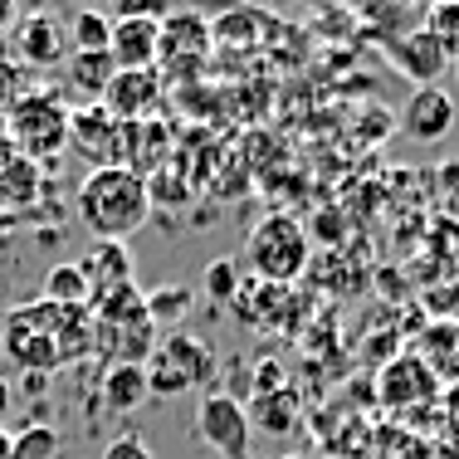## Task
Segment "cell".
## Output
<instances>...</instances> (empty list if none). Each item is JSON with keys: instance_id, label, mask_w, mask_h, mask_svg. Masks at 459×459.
I'll return each instance as SVG.
<instances>
[{"instance_id": "cell-7", "label": "cell", "mask_w": 459, "mask_h": 459, "mask_svg": "<svg viewBox=\"0 0 459 459\" xmlns=\"http://www.w3.org/2000/svg\"><path fill=\"white\" fill-rule=\"evenodd\" d=\"M211 54V20L195 15V10H181V15L161 20V49L157 64H171V69H195V64Z\"/></svg>"}, {"instance_id": "cell-12", "label": "cell", "mask_w": 459, "mask_h": 459, "mask_svg": "<svg viewBox=\"0 0 459 459\" xmlns=\"http://www.w3.org/2000/svg\"><path fill=\"white\" fill-rule=\"evenodd\" d=\"M69 45H64V25L54 15H25L20 20V59L35 64V69H49L59 64Z\"/></svg>"}, {"instance_id": "cell-39", "label": "cell", "mask_w": 459, "mask_h": 459, "mask_svg": "<svg viewBox=\"0 0 459 459\" xmlns=\"http://www.w3.org/2000/svg\"><path fill=\"white\" fill-rule=\"evenodd\" d=\"M455 64H459V59H455Z\"/></svg>"}, {"instance_id": "cell-25", "label": "cell", "mask_w": 459, "mask_h": 459, "mask_svg": "<svg viewBox=\"0 0 459 459\" xmlns=\"http://www.w3.org/2000/svg\"><path fill=\"white\" fill-rule=\"evenodd\" d=\"M59 435L49 430V425H30L25 435H15V445H10V459H54L59 455Z\"/></svg>"}, {"instance_id": "cell-17", "label": "cell", "mask_w": 459, "mask_h": 459, "mask_svg": "<svg viewBox=\"0 0 459 459\" xmlns=\"http://www.w3.org/2000/svg\"><path fill=\"white\" fill-rule=\"evenodd\" d=\"M161 357H167V362L177 367L186 381H191V391H195V386H211V377H215V357H211V347H205L201 337H191V333L167 337Z\"/></svg>"}, {"instance_id": "cell-14", "label": "cell", "mask_w": 459, "mask_h": 459, "mask_svg": "<svg viewBox=\"0 0 459 459\" xmlns=\"http://www.w3.org/2000/svg\"><path fill=\"white\" fill-rule=\"evenodd\" d=\"M89 303H93V323H108V327L147 323V293H142L137 283H113V289H98Z\"/></svg>"}, {"instance_id": "cell-5", "label": "cell", "mask_w": 459, "mask_h": 459, "mask_svg": "<svg viewBox=\"0 0 459 459\" xmlns=\"http://www.w3.org/2000/svg\"><path fill=\"white\" fill-rule=\"evenodd\" d=\"M440 396V381H435V371L420 362L415 352H401L391 357L386 367H381L377 377V401L391 411H406V406H425V401Z\"/></svg>"}, {"instance_id": "cell-34", "label": "cell", "mask_w": 459, "mask_h": 459, "mask_svg": "<svg viewBox=\"0 0 459 459\" xmlns=\"http://www.w3.org/2000/svg\"><path fill=\"white\" fill-rule=\"evenodd\" d=\"M10 445H15V440H10V435H0V459H10Z\"/></svg>"}, {"instance_id": "cell-27", "label": "cell", "mask_w": 459, "mask_h": 459, "mask_svg": "<svg viewBox=\"0 0 459 459\" xmlns=\"http://www.w3.org/2000/svg\"><path fill=\"white\" fill-rule=\"evenodd\" d=\"M10 318L25 323L30 333H54V327H59V318H64V308H59V303H49V299H35V303H20Z\"/></svg>"}, {"instance_id": "cell-18", "label": "cell", "mask_w": 459, "mask_h": 459, "mask_svg": "<svg viewBox=\"0 0 459 459\" xmlns=\"http://www.w3.org/2000/svg\"><path fill=\"white\" fill-rule=\"evenodd\" d=\"M225 15L211 20V45H230V49H249L259 45V10L245 0H225Z\"/></svg>"}, {"instance_id": "cell-20", "label": "cell", "mask_w": 459, "mask_h": 459, "mask_svg": "<svg viewBox=\"0 0 459 459\" xmlns=\"http://www.w3.org/2000/svg\"><path fill=\"white\" fill-rule=\"evenodd\" d=\"M45 299L59 303V308H89L93 289H89V279H83L79 264H54L49 279H45Z\"/></svg>"}, {"instance_id": "cell-16", "label": "cell", "mask_w": 459, "mask_h": 459, "mask_svg": "<svg viewBox=\"0 0 459 459\" xmlns=\"http://www.w3.org/2000/svg\"><path fill=\"white\" fill-rule=\"evenodd\" d=\"M83 279H89V289H113V283H133V255H127L123 239H98L93 255L79 259Z\"/></svg>"}, {"instance_id": "cell-15", "label": "cell", "mask_w": 459, "mask_h": 459, "mask_svg": "<svg viewBox=\"0 0 459 459\" xmlns=\"http://www.w3.org/2000/svg\"><path fill=\"white\" fill-rule=\"evenodd\" d=\"M98 391H103V406H108V411H117V415L137 411L142 401L152 396V391H147V367H137V362H113V367L103 371V381H98Z\"/></svg>"}, {"instance_id": "cell-22", "label": "cell", "mask_w": 459, "mask_h": 459, "mask_svg": "<svg viewBox=\"0 0 459 459\" xmlns=\"http://www.w3.org/2000/svg\"><path fill=\"white\" fill-rule=\"evenodd\" d=\"M15 362L25 367V371H35V377H49V371L64 367V357H59V342H54V333H30V342L15 352Z\"/></svg>"}, {"instance_id": "cell-31", "label": "cell", "mask_w": 459, "mask_h": 459, "mask_svg": "<svg viewBox=\"0 0 459 459\" xmlns=\"http://www.w3.org/2000/svg\"><path fill=\"white\" fill-rule=\"evenodd\" d=\"M342 230H347V221H342V215L323 211V215H318V225H313V235H318L323 245H342Z\"/></svg>"}, {"instance_id": "cell-19", "label": "cell", "mask_w": 459, "mask_h": 459, "mask_svg": "<svg viewBox=\"0 0 459 459\" xmlns=\"http://www.w3.org/2000/svg\"><path fill=\"white\" fill-rule=\"evenodd\" d=\"M113 74H117V64H113V54H108V49H98V54H79V49H74L69 54V79H74V89L89 93V98H103L108 83H113Z\"/></svg>"}, {"instance_id": "cell-23", "label": "cell", "mask_w": 459, "mask_h": 459, "mask_svg": "<svg viewBox=\"0 0 459 459\" xmlns=\"http://www.w3.org/2000/svg\"><path fill=\"white\" fill-rule=\"evenodd\" d=\"M186 313H191V289H181V283H167V289L147 293V318L152 323H177Z\"/></svg>"}, {"instance_id": "cell-26", "label": "cell", "mask_w": 459, "mask_h": 459, "mask_svg": "<svg viewBox=\"0 0 459 459\" xmlns=\"http://www.w3.org/2000/svg\"><path fill=\"white\" fill-rule=\"evenodd\" d=\"M205 293H211L215 303H235V293H239L235 259H211V264H205Z\"/></svg>"}, {"instance_id": "cell-28", "label": "cell", "mask_w": 459, "mask_h": 459, "mask_svg": "<svg viewBox=\"0 0 459 459\" xmlns=\"http://www.w3.org/2000/svg\"><path fill=\"white\" fill-rule=\"evenodd\" d=\"M259 425H269V430H289V425H293L289 391H274V396H259Z\"/></svg>"}, {"instance_id": "cell-1", "label": "cell", "mask_w": 459, "mask_h": 459, "mask_svg": "<svg viewBox=\"0 0 459 459\" xmlns=\"http://www.w3.org/2000/svg\"><path fill=\"white\" fill-rule=\"evenodd\" d=\"M152 195L147 181L127 167H93L89 181L79 186V221L89 225L93 239H127L147 225Z\"/></svg>"}, {"instance_id": "cell-35", "label": "cell", "mask_w": 459, "mask_h": 459, "mask_svg": "<svg viewBox=\"0 0 459 459\" xmlns=\"http://www.w3.org/2000/svg\"><path fill=\"white\" fill-rule=\"evenodd\" d=\"M10 5H15V0H0V25L10 20Z\"/></svg>"}, {"instance_id": "cell-6", "label": "cell", "mask_w": 459, "mask_h": 459, "mask_svg": "<svg viewBox=\"0 0 459 459\" xmlns=\"http://www.w3.org/2000/svg\"><path fill=\"white\" fill-rule=\"evenodd\" d=\"M161 74L157 69H117L113 83L103 93V108L117 117V123H142L152 108L161 103Z\"/></svg>"}, {"instance_id": "cell-2", "label": "cell", "mask_w": 459, "mask_h": 459, "mask_svg": "<svg viewBox=\"0 0 459 459\" xmlns=\"http://www.w3.org/2000/svg\"><path fill=\"white\" fill-rule=\"evenodd\" d=\"M249 259H255L259 279L264 283H289L303 274L308 264V230H303L293 215H269L249 230Z\"/></svg>"}, {"instance_id": "cell-21", "label": "cell", "mask_w": 459, "mask_h": 459, "mask_svg": "<svg viewBox=\"0 0 459 459\" xmlns=\"http://www.w3.org/2000/svg\"><path fill=\"white\" fill-rule=\"evenodd\" d=\"M69 39L79 54H98L108 49V39H113V20L103 15V10H79V15L69 20Z\"/></svg>"}, {"instance_id": "cell-37", "label": "cell", "mask_w": 459, "mask_h": 459, "mask_svg": "<svg viewBox=\"0 0 459 459\" xmlns=\"http://www.w3.org/2000/svg\"><path fill=\"white\" fill-rule=\"evenodd\" d=\"M283 459H303V455H283Z\"/></svg>"}, {"instance_id": "cell-32", "label": "cell", "mask_w": 459, "mask_h": 459, "mask_svg": "<svg viewBox=\"0 0 459 459\" xmlns=\"http://www.w3.org/2000/svg\"><path fill=\"white\" fill-rule=\"evenodd\" d=\"M15 79H20V74H15V64H0V108H15L20 98H25Z\"/></svg>"}, {"instance_id": "cell-29", "label": "cell", "mask_w": 459, "mask_h": 459, "mask_svg": "<svg viewBox=\"0 0 459 459\" xmlns=\"http://www.w3.org/2000/svg\"><path fill=\"white\" fill-rule=\"evenodd\" d=\"M117 20H161L167 15V0H113Z\"/></svg>"}, {"instance_id": "cell-24", "label": "cell", "mask_w": 459, "mask_h": 459, "mask_svg": "<svg viewBox=\"0 0 459 459\" xmlns=\"http://www.w3.org/2000/svg\"><path fill=\"white\" fill-rule=\"evenodd\" d=\"M425 35L440 39V49L459 59V0H440V5L430 10V20H425Z\"/></svg>"}, {"instance_id": "cell-30", "label": "cell", "mask_w": 459, "mask_h": 459, "mask_svg": "<svg viewBox=\"0 0 459 459\" xmlns=\"http://www.w3.org/2000/svg\"><path fill=\"white\" fill-rule=\"evenodd\" d=\"M103 459H157V455H152L147 445L137 440V435H117V440L103 450Z\"/></svg>"}, {"instance_id": "cell-9", "label": "cell", "mask_w": 459, "mask_h": 459, "mask_svg": "<svg viewBox=\"0 0 459 459\" xmlns=\"http://www.w3.org/2000/svg\"><path fill=\"white\" fill-rule=\"evenodd\" d=\"M401 133L415 142H440L455 133V98L445 89H415L401 108Z\"/></svg>"}, {"instance_id": "cell-3", "label": "cell", "mask_w": 459, "mask_h": 459, "mask_svg": "<svg viewBox=\"0 0 459 459\" xmlns=\"http://www.w3.org/2000/svg\"><path fill=\"white\" fill-rule=\"evenodd\" d=\"M195 435L221 459H249V415L225 391H205L201 396V406H195Z\"/></svg>"}, {"instance_id": "cell-4", "label": "cell", "mask_w": 459, "mask_h": 459, "mask_svg": "<svg viewBox=\"0 0 459 459\" xmlns=\"http://www.w3.org/2000/svg\"><path fill=\"white\" fill-rule=\"evenodd\" d=\"M10 117H15V137L30 157H49L69 142V113L54 93H25L10 108Z\"/></svg>"}, {"instance_id": "cell-36", "label": "cell", "mask_w": 459, "mask_h": 459, "mask_svg": "<svg viewBox=\"0 0 459 459\" xmlns=\"http://www.w3.org/2000/svg\"><path fill=\"white\" fill-rule=\"evenodd\" d=\"M5 406H10V391H5V381H0V415H5Z\"/></svg>"}, {"instance_id": "cell-33", "label": "cell", "mask_w": 459, "mask_h": 459, "mask_svg": "<svg viewBox=\"0 0 459 459\" xmlns=\"http://www.w3.org/2000/svg\"><path fill=\"white\" fill-rule=\"evenodd\" d=\"M445 411H450V425L459 430V381H450V386H445Z\"/></svg>"}, {"instance_id": "cell-8", "label": "cell", "mask_w": 459, "mask_h": 459, "mask_svg": "<svg viewBox=\"0 0 459 459\" xmlns=\"http://www.w3.org/2000/svg\"><path fill=\"white\" fill-rule=\"evenodd\" d=\"M69 142L79 152H89L98 167H123V123L103 103L69 117Z\"/></svg>"}, {"instance_id": "cell-13", "label": "cell", "mask_w": 459, "mask_h": 459, "mask_svg": "<svg viewBox=\"0 0 459 459\" xmlns=\"http://www.w3.org/2000/svg\"><path fill=\"white\" fill-rule=\"evenodd\" d=\"M415 357L435 371V381H440V386L459 381V327L450 318L430 323V327H425V337H420V347H415Z\"/></svg>"}, {"instance_id": "cell-11", "label": "cell", "mask_w": 459, "mask_h": 459, "mask_svg": "<svg viewBox=\"0 0 459 459\" xmlns=\"http://www.w3.org/2000/svg\"><path fill=\"white\" fill-rule=\"evenodd\" d=\"M391 49V64H396L406 79H415L420 89H435V79H440L445 69H450V54L440 49V39L435 35H411V39H396V45H386Z\"/></svg>"}, {"instance_id": "cell-38", "label": "cell", "mask_w": 459, "mask_h": 459, "mask_svg": "<svg viewBox=\"0 0 459 459\" xmlns=\"http://www.w3.org/2000/svg\"><path fill=\"white\" fill-rule=\"evenodd\" d=\"M98 5H113V0H98Z\"/></svg>"}, {"instance_id": "cell-10", "label": "cell", "mask_w": 459, "mask_h": 459, "mask_svg": "<svg viewBox=\"0 0 459 459\" xmlns=\"http://www.w3.org/2000/svg\"><path fill=\"white\" fill-rule=\"evenodd\" d=\"M157 49H161V20H113V54L117 69H157Z\"/></svg>"}]
</instances>
